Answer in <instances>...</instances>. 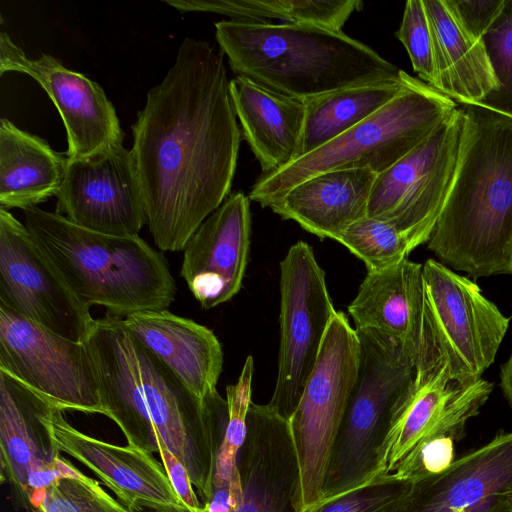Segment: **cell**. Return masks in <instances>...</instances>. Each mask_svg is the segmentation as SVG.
<instances>
[{
	"mask_svg": "<svg viewBox=\"0 0 512 512\" xmlns=\"http://www.w3.org/2000/svg\"><path fill=\"white\" fill-rule=\"evenodd\" d=\"M395 36L408 52L414 71L421 81L436 90L437 73L431 31L423 0H408Z\"/></svg>",
	"mask_w": 512,
	"mask_h": 512,
	"instance_id": "e575fe53",
	"label": "cell"
},
{
	"mask_svg": "<svg viewBox=\"0 0 512 512\" xmlns=\"http://www.w3.org/2000/svg\"><path fill=\"white\" fill-rule=\"evenodd\" d=\"M123 320L130 334L196 397L207 400L218 393L223 351L211 329L167 309L137 312Z\"/></svg>",
	"mask_w": 512,
	"mask_h": 512,
	"instance_id": "7402d4cb",
	"label": "cell"
},
{
	"mask_svg": "<svg viewBox=\"0 0 512 512\" xmlns=\"http://www.w3.org/2000/svg\"><path fill=\"white\" fill-rule=\"evenodd\" d=\"M455 22L471 38L482 41L505 0H442Z\"/></svg>",
	"mask_w": 512,
	"mask_h": 512,
	"instance_id": "8d00e7d4",
	"label": "cell"
},
{
	"mask_svg": "<svg viewBox=\"0 0 512 512\" xmlns=\"http://www.w3.org/2000/svg\"><path fill=\"white\" fill-rule=\"evenodd\" d=\"M180 12H209L231 20L309 24L341 31L354 11L361 10L360 0H165Z\"/></svg>",
	"mask_w": 512,
	"mask_h": 512,
	"instance_id": "f1b7e54d",
	"label": "cell"
},
{
	"mask_svg": "<svg viewBox=\"0 0 512 512\" xmlns=\"http://www.w3.org/2000/svg\"><path fill=\"white\" fill-rule=\"evenodd\" d=\"M356 332L360 341L358 375L333 448L320 505L379 479L374 475L376 450L392 407L415 374V357L399 341L374 330Z\"/></svg>",
	"mask_w": 512,
	"mask_h": 512,
	"instance_id": "52a82bcc",
	"label": "cell"
},
{
	"mask_svg": "<svg viewBox=\"0 0 512 512\" xmlns=\"http://www.w3.org/2000/svg\"><path fill=\"white\" fill-rule=\"evenodd\" d=\"M434 49L436 90L462 105L478 104L497 87L482 41L467 35L442 0H423Z\"/></svg>",
	"mask_w": 512,
	"mask_h": 512,
	"instance_id": "4316f807",
	"label": "cell"
},
{
	"mask_svg": "<svg viewBox=\"0 0 512 512\" xmlns=\"http://www.w3.org/2000/svg\"><path fill=\"white\" fill-rule=\"evenodd\" d=\"M84 343L103 415L118 425L128 445L150 453L165 446L173 453L206 507L228 421L226 399L219 393L207 400L196 397L130 334L121 318L95 319Z\"/></svg>",
	"mask_w": 512,
	"mask_h": 512,
	"instance_id": "7a4b0ae2",
	"label": "cell"
},
{
	"mask_svg": "<svg viewBox=\"0 0 512 512\" xmlns=\"http://www.w3.org/2000/svg\"><path fill=\"white\" fill-rule=\"evenodd\" d=\"M230 96L241 133L262 173L277 171L301 156L305 103L244 77L230 80Z\"/></svg>",
	"mask_w": 512,
	"mask_h": 512,
	"instance_id": "603a6c76",
	"label": "cell"
},
{
	"mask_svg": "<svg viewBox=\"0 0 512 512\" xmlns=\"http://www.w3.org/2000/svg\"><path fill=\"white\" fill-rule=\"evenodd\" d=\"M376 177L370 169L321 173L293 186L269 208L321 239L337 241L350 225L367 216Z\"/></svg>",
	"mask_w": 512,
	"mask_h": 512,
	"instance_id": "cb8c5ba5",
	"label": "cell"
},
{
	"mask_svg": "<svg viewBox=\"0 0 512 512\" xmlns=\"http://www.w3.org/2000/svg\"><path fill=\"white\" fill-rule=\"evenodd\" d=\"M402 512H512V431L412 481Z\"/></svg>",
	"mask_w": 512,
	"mask_h": 512,
	"instance_id": "ac0fdd59",
	"label": "cell"
},
{
	"mask_svg": "<svg viewBox=\"0 0 512 512\" xmlns=\"http://www.w3.org/2000/svg\"><path fill=\"white\" fill-rule=\"evenodd\" d=\"M241 495L234 512H295L299 465L288 419L251 402L238 456Z\"/></svg>",
	"mask_w": 512,
	"mask_h": 512,
	"instance_id": "ffe728a7",
	"label": "cell"
},
{
	"mask_svg": "<svg viewBox=\"0 0 512 512\" xmlns=\"http://www.w3.org/2000/svg\"><path fill=\"white\" fill-rule=\"evenodd\" d=\"M56 197V213L87 230L136 236L147 223L133 155L123 144L68 158Z\"/></svg>",
	"mask_w": 512,
	"mask_h": 512,
	"instance_id": "9a60e30c",
	"label": "cell"
},
{
	"mask_svg": "<svg viewBox=\"0 0 512 512\" xmlns=\"http://www.w3.org/2000/svg\"><path fill=\"white\" fill-rule=\"evenodd\" d=\"M414 77L338 89L303 101L305 125L301 156L321 147L367 119L404 91Z\"/></svg>",
	"mask_w": 512,
	"mask_h": 512,
	"instance_id": "83f0119b",
	"label": "cell"
},
{
	"mask_svg": "<svg viewBox=\"0 0 512 512\" xmlns=\"http://www.w3.org/2000/svg\"><path fill=\"white\" fill-rule=\"evenodd\" d=\"M464 115L458 106L422 143L377 175L367 216L387 222L414 250L427 243L453 181Z\"/></svg>",
	"mask_w": 512,
	"mask_h": 512,
	"instance_id": "30bf717a",
	"label": "cell"
},
{
	"mask_svg": "<svg viewBox=\"0 0 512 512\" xmlns=\"http://www.w3.org/2000/svg\"><path fill=\"white\" fill-rule=\"evenodd\" d=\"M458 104L423 81L411 84L376 113L287 166L261 174L249 199L270 207L302 181L329 171L370 169L377 175L428 138Z\"/></svg>",
	"mask_w": 512,
	"mask_h": 512,
	"instance_id": "8992f818",
	"label": "cell"
},
{
	"mask_svg": "<svg viewBox=\"0 0 512 512\" xmlns=\"http://www.w3.org/2000/svg\"><path fill=\"white\" fill-rule=\"evenodd\" d=\"M10 71L32 77L53 101L66 129L68 158L122 144L124 133L115 107L97 82L64 67L50 54L29 58L1 31L0 74Z\"/></svg>",
	"mask_w": 512,
	"mask_h": 512,
	"instance_id": "e0dca14e",
	"label": "cell"
},
{
	"mask_svg": "<svg viewBox=\"0 0 512 512\" xmlns=\"http://www.w3.org/2000/svg\"><path fill=\"white\" fill-rule=\"evenodd\" d=\"M0 371L62 411L104 413L85 343L62 337L1 303Z\"/></svg>",
	"mask_w": 512,
	"mask_h": 512,
	"instance_id": "7c38bea8",
	"label": "cell"
},
{
	"mask_svg": "<svg viewBox=\"0 0 512 512\" xmlns=\"http://www.w3.org/2000/svg\"><path fill=\"white\" fill-rule=\"evenodd\" d=\"M497 87L479 106L512 118V0L503 8L482 38Z\"/></svg>",
	"mask_w": 512,
	"mask_h": 512,
	"instance_id": "1f68e13d",
	"label": "cell"
},
{
	"mask_svg": "<svg viewBox=\"0 0 512 512\" xmlns=\"http://www.w3.org/2000/svg\"><path fill=\"white\" fill-rule=\"evenodd\" d=\"M223 57L186 37L132 125L147 224L162 251L184 250L230 195L242 133Z\"/></svg>",
	"mask_w": 512,
	"mask_h": 512,
	"instance_id": "6da1fadb",
	"label": "cell"
},
{
	"mask_svg": "<svg viewBox=\"0 0 512 512\" xmlns=\"http://www.w3.org/2000/svg\"><path fill=\"white\" fill-rule=\"evenodd\" d=\"M500 378L502 392L512 408V352L508 360L501 366Z\"/></svg>",
	"mask_w": 512,
	"mask_h": 512,
	"instance_id": "f35d334b",
	"label": "cell"
},
{
	"mask_svg": "<svg viewBox=\"0 0 512 512\" xmlns=\"http://www.w3.org/2000/svg\"><path fill=\"white\" fill-rule=\"evenodd\" d=\"M423 311L415 369L444 366L469 384L493 364L509 318L469 278L433 259L422 264Z\"/></svg>",
	"mask_w": 512,
	"mask_h": 512,
	"instance_id": "ba28073f",
	"label": "cell"
},
{
	"mask_svg": "<svg viewBox=\"0 0 512 512\" xmlns=\"http://www.w3.org/2000/svg\"><path fill=\"white\" fill-rule=\"evenodd\" d=\"M249 197L230 194L184 248L181 277L202 308L231 300L241 289L251 234Z\"/></svg>",
	"mask_w": 512,
	"mask_h": 512,
	"instance_id": "d6986e66",
	"label": "cell"
},
{
	"mask_svg": "<svg viewBox=\"0 0 512 512\" xmlns=\"http://www.w3.org/2000/svg\"><path fill=\"white\" fill-rule=\"evenodd\" d=\"M422 311V264L408 258L387 269L367 272L348 306L356 330L383 333L403 344L415 358Z\"/></svg>",
	"mask_w": 512,
	"mask_h": 512,
	"instance_id": "d4e9b609",
	"label": "cell"
},
{
	"mask_svg": "<svg viewBox=\"0 0 512 512\" xmlns=\"http://www.w3.org/2000/svg\"><path fill=\"white\" fill-rule=\"evenodd\" d=\"M360 365V341L347 316L336 311L299 403L288 419L299 465L295 512L322 500L325 476Z\"/></svg>",
	"mask_w": 512,
	"mask_h": 512,
	"instance_id": "9c48e42d",
	"label": "cell"
},
{
	"mask_svg": "<svg viewBox=\"0 0 512 512\" xmlns=\"http://www.w3.org/2000/svg\"><path fill=\"white\" fill-rule=\"evenodd\" d=\"M253 370V357L248 356L237 382L226 387L228 421L215 461L212 492L228 491L240 497L238 456L247 433V414L252 402Z\"/></svg>",
	"mask_w": 512,
	"mask_h": 512,
	"instance_id": "f546056e",
	"label": "cell"
},
{
	"mask_svg": "<svg viewBox=\"0 0 512 512\" xmlns=\"http://www.w3.org/2000/svg\"><path fill=\"white\" fill-rule=\"evenodd\" d=\"M205 512H207V509H206V511H205Z\"/></svg>",
	"mask_w": 512,
	"mask_h": 512,
	"instance_id": "ab89813d",
	"label": "cell"
},
{
	"mask_svg": "<svg viewBox=\"0 0 512 512\" xmlns=\"http://www.w3.org/2000/svg\"><path fill=\"white\" fill-rule=\"evenodd\" d=\"M214 26L236 76L301 101L346 87L398 80L404 72L342 31L231 19Z\"/></svg>",
	"mask_w": 512,
	"mask_h": 512,
	"instance_id": "277c9868",
	"label": "cell"
},
{
	"mask_svg": "<svg viewBox=\"0 0 512 512\" xmlns=\"http://www.w3.org/2000/svg\"><path fill=\"white\" fill-rule=\"evenodd\" d=\"M335 313L313 248L296 242L280 262L278 372L268 403L286 419L299 403Z\"/></svg>",
	"mask_w": 512,
	"mask_h": 512,
	"instance_id": "8fae6325",
	"label": "cell"
},
{
	"mask_svg": "<svg viewBox=\"0 0 512 512\" xmlns=\"http://www.w3.org/2000/svg\"><path fill=\"white\" fill-rule=\"evenodd\" d=\"M412 481L391 475L337 497L311 512H402Z\"/></svg>",
	"mask_w": 512,
	"mask_h": 512,
	"instance_id": "836d02e7",
	"label": "cell"
},
{
	"mask_svg": "<svg viewBox=\"0 0 512 512\" xmlns=\"http://www.w3.org/2000/svg\"><path fill=\"white\" fill-rule=\"evenodd\" d=\"M454 443L455 440L449 437L424 442L390 475L400 481H417L441 473L455 460Z\"/></svg>",
	"mask_w": 512,
	"mask_h": 512,
	"instance_id": "d590c367",
	"label": "cell"
},
{
	"mask_svg": "<svg viewBox=\"0 0 512 512\" xmlns=\"http://www.w3.org/2000/svg\"><path fill=\"white\" fill-rule=\"evenodd\" d=\"M23 211L34 241L87 306L124 319L173 302L176 286L164 257L138 235L94 232L38 207Z\"/></svg>",
	"mask_w": 512,
	"mask_h": 512,
	"instance_id": "5b68a950",
	"label": "cell"
},
{
	"mask_svg": "<svg viewBox=\"0 0 512 512\" xmlns=\"http://www.w3.org/2000/svg\"><path fill=\"white\" fill-rule=\"evenodd\" d=\"M457 165L427 242L472 278L512 276V118L466 104Z\"/></svg>",
	"mask_w": 512,
	"mask_h": 512,
	"instance_id": "3957f363",
	"label": "cell"
},
{
	"mask_svg": "<svg viewBox=\"0 0 512 512\" xmlns=\"http://www.w3.org/2000/svg\"><path fill=\"white\" fill-rule=\"evenodd\" d=\"M492 389L493 384L483 378L460 384L444 366L415 369L411 383L392 407L376 450L375 478L392 474L424 442L438 437L459 441Z\"/></svg>",
	"mask_w": 512,
	"mask_h": 512,
	"instance_id": "4fadbf2b",
	"label": "cell"
},
{
	"mask_svg": "<svg viewBox=\"0 0 512 512\" xmlns=\"http://www.w3.org/2000/svg\"><path fill=\"white\" fill-rule=\"evenodd\" d=\"M51 447L95 473L127 507L141 511L190 512L175 492L168 474L152 453L120 446L73 427L63 411L47 403L40 414Z\"/></svg>",
	"mask_w": 512,
	"mask_h": 512,
	"instance_id": "2e32d148",
	"label": "cell"
},
{
	"mask_svg": "<svg viewBox=\"0 0 512 512\" xmlns=\"http://www.w3.org/2000/svg\"><path fill=\"white\" fill-rule=\"evenodd\" d=\"M0 303L76 342L95 319L69 288L29 230L0 207Z\"/></svg>",
	"mask_w": 512,
	"mask_h": 512,
	"instance_id": "5bb4252c",
	"label": "cell"
},
{
	"mask_svg": "<svg viewBox=\"0 0 512 512\" xmlns=\"http://www.w3.org/2000/svg\"><path fill=\"white\" fill-rule=\"evenodd\" d=\"M68 157L10 120H0V205L28 209L56 196Z\"/></svg>",
	"mask_w": 512,
	"mask_h": 512,
	"instance_id": "484cf974",
	"label": "cell"
},
{
	"mask_svg": "<svg viewBox=\"0 0 512 512\" xmlns=\"http://www.w3.org/2000/svg\"><path fill=\"white\" fill-rule=\"evenodd\" d=\"M158 454L175 492L190 512H205L206 507L198 498L186 467L165 446L159 449Z\"/></svg>",
	"mask_w": 512,
	"mask_h": 512,
	"instance_id": "74e56055",
	"label": "cell"
},
{
	"mask_svg": "<svg viewBox=\"0 0 512 512\" xmlns=\"http://www.w3.org/2000/svg\"><path fill=\"white\" fill-rule=\"evenodd\" d=\"M337 242L362 260L367 272L392 267L413 251L407 238L394 226L368 216L350 225Z\"/></svg>",
	"mask_w": 512,
	"mask_h": 512,
	"instance_id": "4dcf8cb0",
	"label": "cell"
},
{
	"mask_svg": "<svg viewBox=\"0 0 512 512\" xmlns=\"http://www.w3.org/2000/svg\"><path fill=\"white\" fill-rule=\"evenodd\" d=\"M32 512H136L104 490L97 481L76 469L46 488L42 503Z\"/></svg>",
	"mask_w": 512,
	"mask_h": 512,
	"instance_id": "d6a6232c",
	"label": "cell"
},
{
	"mask_svg": "<svg viewBox=\"0 0 512 512\" xmlns=\"http://www.w3.org/2000/svg\"><path fill=\"white\" fill-rule=\"evenodd\" d=\"M50 403L11 375L0 371V474L24 507L31 495L60 477L55 466L59 452L51 446L40 414Z\"/></svg>",
	"mask_w": 512,
	"mask_h": 512,
	"instance_id": "44dd1931",
	"label": "cell"
}]
</instances>
